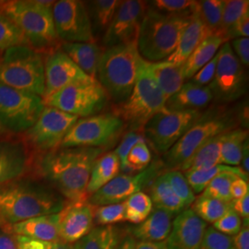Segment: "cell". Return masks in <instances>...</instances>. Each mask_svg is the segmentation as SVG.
Instances as JSON below:
<instances>
[{
  "label": "cell",
  "mask_w": 249,
  "mask_h": 249,
  "mask_svg": "<svg viewBox=\"0 0 249 249\" xmlns=\"http://www.w3.org/2000/svg\"><path fill=\"white\" fill-rule=\"evenodd\" d=\"M104 151L98 148H63L48 151L40 160V172L70 202L87 200L90 172Z\"/></svg>",
  "instance_id": "6da1fadb"
},
{
  "label": "cell",
  "mask_w": 249,
  "mask_h": 249,
  "mask_svg": "<svg viewBox=\"0 0 249 249\" xmlns=\"http://www.w3.org/2000/svg\"><path fill=\"white\" fill-rule=\"evenodd\" d=\"M65 200L53 190L34 181H11L0 186V223L13 225L39 216L56 214Z\"/></svg>",
  "instance_id": "7a4b0ae2"
},
{
  "label": "cell",
  "mask_w": 249,
  "mask_h": 249,
  "mask_svg": "<svg viewBox=\"0 0 249 249\" xmlns=\"http://www.w3.org/2000/svg\"><path fill=\"white\" fill-rule=\"evenodd\" d=\"M192 13L165 14L149 5L141 23L137 38L138 51L144 60H166L175 52Z\"/></svg>",
  "instance_id": "3957f363"
},
{
  "label": "cell",
  "mask_w": 249,
  "mask_h": 249,
  "mask_svg": "<svg viewBox=\"0 0 249 249\" xmlns=\"http://www.w3.org/2000/svg\"><path fill=\"white\" fill-rule=\"evenodd\" d=\"M142 60L137 42L107 47L102 53L99 83L117 104L123 103L131 93Z\"/></svg>",
  "instance_id": "277c9868"
},
{
  "label": "cell",
  "mask_w": 249,
  "mask_h": 249,
  "mask_svg": "<svg viewBox=\"0 0 249 249\" xmlns=\"http://www.w3.org/2000/svg\"><path fill=\"white\" fill-rule=\"evenodd\" d=\"M53 1L13 0L3 2L0 11L18 27L34 49L52 48L58 38L53 24Z\"/></svg>",
  "instance_id": "5b68a950"
},
{
  "label": "cell",
  "mask_w": 249,
  "mask_h": 249,
  "mask_svg": "<svg viewBox=\"0 0 249 249\" xmlns=\"http://www.w3.org/2000/svg\"><path fill=\"white\" fill-rule=\"evenodd\" d=\"M0 84L43 97L45 92V62L29 45L9 48L0 60Z\"/></svg>",
  "instance_id": "8992f818"
},
{
  "label": "cell",
  "mask_w": 249,
  "mask_h": 249,
  "mask_svg": "<svg viewBox=\"0 0 249 249\" xmlns=\"http://www.w3.org/2000/svg\"><path fill=\"white\" fill-rule=\"evenodd\" d=\"M167 99L152 80L142 58L133 89L123 103L119 104L117 115L135 128L144 127L153 116L166 110Z\"/></svg>",
  "instance_id": "52a82bcc"
},
{
  "label": "cell",
  "mask_w": 249,
  "mask_h": 249,
  "mask_svg": "<svg viewBox=\"0 0 249 249\" xmlns=\"http://www.w3.org/2000/svg\"><path fill=\"white\" fill-rule=\"evenodd\" d=\"M124 121L114 114L78 119L65 136L62 148H98L114 145L124 131Z\"/></svg>",
  "instance_id": "ba28073f"
},
{
  "label": "cell",
  "mask_w": 249,
  "mask_h": 249,
  "mask_svg": "<svg viewBox=\"0 0 249 249\" xmlns=\"http://www.w3.org/2000/svg\"><path fill=\"white\" fill-rule=\"evenodd\" d=\"M233 120L226 116L205 115L193 124L164 156L163 164L170 170H179L204 143L230 130Z\"/></svg>",
  "instance_id": "9c48e42d"
},
{
  "label": "cell",
  "mask_w": 249,
  "mask_h": 249,
  "mask_svg": "<svg viewBox=\"0 0 249 249\" xmlns=\"http://www.w3.org/2000/svg\"><path fill=\"white\" fill-rule=\"evenodd\" d=\"M108 95L97 80L69 85L44 100L53 107L78 117L95 116L107 104Z\"/></svg>",
  "instance_id": "30bf717a"
},
{
  "label": "cell",
  "mask_w": 249,
  "mask_h": 249,
  "mask_svg": "<svg viewBox=\"0 0 249 249\" xmlns=\"http://www.w3.org/2000/svg\"><path fill=\"white\" fill-rule=\"evenodd\" d=\"M45 108L41 96L0 84V124L13 132L27 131Z\"/></svg>",
  "instance_id": "8fae6325"
},
{
  "label": "cell",
  "mask_w": 249,
  "mask_h": 249,
  "mask_svg": "<svg viewBox=\"0 0 249 249\" xmlns=\"http://www.w3.org/2000/svg\"><path fill=\"white\" fill-rule=\"evenodd\" d=\"M201 116L200 111L196 110H165L145 124V138L158 152L166 153Z\"/></svg>",
  "instance_id": "7c38bea8"
},
{
  "label": "cell",
  "mask_w": 249,
  "mask_h": 249,
  "mask_svg": "<svg viewBox=\"0 0 249 249\" xmlns=\"http://www.w3.org/2000/svg\"><path fill=\"white\" fill-rule=\"evenodd\" d=\"M52 13L58 39L65 43H95L89 12L81 1L54 2Z\"/></svg>",
  "instance_id": "4fadbf2b"
},
{
  "label": "cell",
  "mask_w": 249,
  "mask_h": 249,
  "mask_svg": "<svg viewBox=\"0 0 249 249\" xmlns=\"http://www.w3.org/2000/svg\"><path fill=\"white\" fill-rule=\"evenodd\" d=\"M78 119V116L45 106L36 123L27 130V140L39 151L56 150Z\"/></svg>",
  "instance_id": "5bb4252c"
},
{
  "label": "cell",
  "mask_w": 249,
  "mask_h": 249,
  "mask_svg": "<svg viewBox=\"0 0 249 249\" xmlns=\"http://www.w3.org/2000/svg\"><path fill=\"white\" fill-rule=\"evenodd\" d=\"M163 167V162L158 160L137 175H118L90 195L88 201L95 207L124 202L129 196L142 191L144 187L151 186L152 181L159 177Z\"/></svg>",
  "instance_id": "9a60e30c"
},
{
  "label": "cell",
  "mask_w": 249,
  "mask_h": 249,
  "mask_svg": "<svg viewBox=\"0 0 249 249\" xmlns=\"http://www.w3.org/2000/svg\"><path fill=\"white\" fill-rule=\"evenodd\" d=\"M210 88L214 96L223 102L239 98L245 92V70L233 53L229 42L224 43L217 53L216 71Z\"/></svg>",
  "instance_id": "2e32d148"
},
{
  "label": "cell",
  "mask_w": 249,
  "mask_h": 249,
  "mask_svg": "<svg viewBox=\"0 0 249 249\" xmlns=\"http://www.w3.org/2000/svg\"><path fill=\"white\" fill-rule=\"evenodd\" d=\"M149 3L140 0L121 1L104 36L107 47L137 42L139 30Z\"/></svg>",
  "instance_id": "e0dca14e"
},
{
  "label": "cell",
  "mask_w": 249,
  "mask_h": 249,
  "mask_svg": "<svg viewBox=\"0 0 249 249\" xmlns=\"http://www.w3.org/2000/svg\"><path fill=\"white\" fill-rule=\"evenodd\" d=\"M91 80L94 79L82 71L61 49L53 50L45 60V92L42 98H48L74 83Z\"/></svg>",
  "instance_id": "ac0fdd59"
},
{
  "label": "cell",
  "mask_w": 249,
  "mask_h": 249,
  "mask_svg": "<svg viewBox=\"0 0 249 249\" xmlns=\"http://www.w3.org/2000/svg\"><path fill=\"white\" fill-rule=\"evenodd\" d=\"M95 206L88 199L70 202L58 213V231L60 240L77 243L93 229Z\"/></svg>",
  "instance_id": "d6986e66"
},
{
  "label": "cell",
  "mask_w": 249,
  "mask_h": 249,
  "mask_svg": "<svg viewBox=\"0 0 249 249\" xmlns=\"http://www.w3.org/2000/svg\"><path fill=\"white\" fill-rule=\"evenodd\" d=\"M208 224L191 208L185 209L173 221L166 240L168 249H199Z\"/></svg>",
  "instance_id": "ffe728a7"
},
{
  "label": "cell",
  "mask_w": 249,
  "mask_h": 249,
  "mask_svg": "<svg viewBox=\"0 0 249 249\" xmlns=\"http://www.w3.org/2000/svg\"><path fill=\"white\" fill-rule=\"evenodd\" d=\"M58 220V213L49 214L15 223L11 225V228L17 236H24L44 243H53L60 240Z\"/></svg>",
  "instance_id": "44dd1931"
},
{
  "label": "cell",
  "mask_w": 249,
  "mask_h": 249,
  "mask_svg": "<svg viewBox=\"0 0 249 249\" xmlns=\"http://www.w3.org/2000/svg\"><path fill=\"white\" fill-rule=\"evenodd\" d=\"M210 86H201L191 80L185 83L176 94L167 99L165 108L168 111H199L213 100Z\"/></svg>",
  "instance_id": "7402d4cb"
},
{
  "label": "cell",
  "mask_w": 249,
  "mask_h": 249,
  "mask_svg": "<svg viewBox=\"0 0 249 249\" xmlns=\"http://www.w3.org/2000/svg\"><path fill=\"white\" fill-rule=\"evenodd\" d=\"M28 161L21 144L0 142V186L19 178L26 171Z\"/></svg>",
  "instance_id": "603a6c76"
},
{
  "label": "cell",
  "mask_w": 249,
  "mask_h": 249,
  "mask_svg": "<svg viewBox=\"0 0 249 249\" xmlns=\"http://www.w3.org/2000/svg\"><path fill=\"white\" fill-rule=\"evenodd\" d=\"M211 36L213 35L209 28L193 10L190 21L181 36L175 52L166 60L178 65H184L196 47Z\"/></svg>",
  "instance_id": "cb8c5ba5"
},
{
  "label": "cell",
  "mask_w": 249,
  "mask_h": 249,
  "mask_svg": "<svg viewBox=\"0 0 249 249\" xmlns=\"http://www.w3.org/2000/svg\"><path fill=\"white\" fill-rule=\"evenodd\" d=\"M146 66L152 80L166 99L176 94L185 84L183 65L162 60L158 62L146 61Z\"/></svg>",
  "instance_id": "d4e9b609"
},
{
  "label": "cell",
  "mask_w": 249,
  "mask_h": 249,
  "mask_svg": "<svg viewBox=\"0 0 249 249\" xmlns=\"http://www.w3.org/2000/svg\"><path fill=\"white\" fill-rule=\"evenodd\" d=\"M173 218L174 214L155 208L145 221L134 228L132 236L145 242L166 241L172 230Z\"/></svg>",
  "instance_id": "484cf974"
},
{
  "label": "cell",
  "mask_w": 249,
  "mask_h": 249,
  "mask_svg": "<svg viewBox=\"0 0 249 249\" xmlns=\"http://www.w3.org/2000/svg\"><path fill=\"white\" fill-rule=\"evenodd\" d=\"M62 50L82 71L97 80L103 49L95 43H64Z\"/></svg>",
  "instance_id": "4316f807"
},
{
  "label": "cell",
  "mask_w": 249,
  "mask_h": 249,
  "mask_svg": "<svg viewBox=\"0 0 249 249\" xmlns=\"http://www.w3.org/2000/svg\"><path fill=\"white\" fill-rule=\"evenodd\" d=\"M120 170V161L114 151L100 155L94 161L90 172V178L87 187L88 196L98 191L100 188L117 177Z\"/></svg>",
  "instance_id": "83f0119b"
},
{
  "label": "cell",
  "mask_w": 249,
  "mask_h": 249,
  "mask_svg": "<svg viewBox=\"0 0 249 249\" xmlns=\"http://www.w3.org/2000/svg\"><path fill=\"white\" fill-rule=\"evenodd\" d=\"M226 43L223 37L211 36L196 47L183 65L185 80H190L206 64L217 54L221 46Z\"/></svg>",
  "instance_id": "f1b7e54d"
},
{
  "label": "cell",
  "mask_w": 249,
  "mask_h": 249,
  "mask_svg": "<svg viewBox=\"0 0 249 249\" xmlns=\"http://www.w3.org/2000/svg\"><path fill=\"white\" fill-rule=\"evenodd\" d=\"M223 134L204 143L178 171L186 173L188 171L210 169L221 164V140Z\"/></svg>",
  "instance_id": "f546056e"
},
{
  "label": "cell",
  "mask_w": 249,
  "mask_h": 249,
  "mask_svg": "<svg viewBox=\"0 0 249 249\" xmlns=\"http://www.w3.org/2000/svg\"><path fill=\"white\" fill-rule=\"evenodd\" d=\"M248 142L249 130L234 129L223 133L221 140V164L238 167Z\"/></svg>",
  "instance_id": "4dcf8cb0"
},
{
  "label": "cell",
  "mask_w": 249,
  "mask_h": 249,
  "mask_svg": "<svg viewBox=\"0 0 249 249\" xmlns=\"http://www.w3.org/2000/svg\"><path fill=\"white\" fill-rule=\"evenodd\" d=\"M151 199L155 208L169 212L170 213L179 214L185 209V205L179 199L167 182L164 174L155 178L151 184Z\"/></svg>",
  "instance_id": "1f68e13d"
},
{
  "label": "cell",
  "mask_w": 249,
  "mask_h": 249,
  "mask_svg": "<svg viewBox=\"0 0 249 249\" xmlns=\"http://www.w3.org/2000/svg\"><path fill=\"white\" fill-rule=\"evenodd\" d=\"M226 171H231L235 173L239 178L249 181V177L242 171L240 167H232L224 164H218L210 169L196 170V171H188L185 173V178L187 179L188 185L191 187L193 193H201L203 192L205 187L209 185V183L218 175Z\"/></svg>",
  "instance_id": "d6a6232c"
},
{
  "label": "cell",
  "mask_w": 249,
  "mask_h": 249,
  "mask_svg": "<svg viewBox=\"0 0 249 249\" xmlns=\"http://www.w3.org/2000/svg\"><path fill=\"white\" fill-rule=\"evenodd\" d=\"M223 7L224 0L196 1L194 12L201 18V20L209 28L213 36L222 37L221 34Z\"/></svg>",
  "instance_id": "836d02e7"
},
{
  "label": "cell",
  "mask_w": 249,
  "mask_h": 249,
  "mask_svg": "<svg viewBox=\"0 0 249 249\" xmlns=\"http://www.w3.org/2000/svg\"><path fill=\"white\" fill-rule=\"evenodd\" d=\"M80 249H116L118 234L113 225L98 226L79 241Z\"/></svg>",
  "instance_id": "e575fe53"
},
{
  "label": "cell",
  "mask_w": 249,
  "mask_h": 249,
  "mask_svg": "<svg viewBox=\"0 0 249 249\" xmlns=\"http://www.w3.org/2000/svg\"><path fill=\"white\" fill-rule=\"evenodd\" d=\"M121 1L117 0H97L89 2L91 13L92 33H106L107 28L112 22L116 14V9Z\"/></svg>",
  "instance_id": "d590c367"
},
{
  "label": "cell",
  "mask_w": 249,
  "mask_h": 249,
  "mask_svg": "<svg viewBox=\"0 0 249 249\" xmlns=\"http://www.w3.org/2000/svg\"><path fill=\"white\" fill-rule=\"evenodd\" d=\"M231 208V203L201 195L197 199H195L191 209L205 223H214Z\"/></svg>",
  "instance_id": "8d00e7d4"
},
{
  "label": "cell",
  "mask_w": 249,
  "mask_h": 249,
  "mask_svg": "<svg viewBox=\"0 0 249 249\" xmlns=\"http://www.w3.org/2000/svg\"><path fill=\"white\" fill-rule=\"evenodd\" d=\"M125 219L129 223L140 224L151 213L153 204L151 197L142 191L137 192L124 201Z\"/></svg>",
  "instance_id": "74e56055"
},
{
  "label": "cell",
  "mask_w": 249,
  "mask_h": 249,
  "mask_svg": "<svg viewBox=\"0 0 249 249\" xmlns=\"http://www.w3.org/2000/svg\"><path fill=\"white\" fill-rule=\"evenodd\" d=\"M248 12H249V0H224L221 36L226 42L230 40L233 27Z\"/></svg>",
  "instance_id": "f35d334b"
},
{
  "label": "cell",
  "mask_w": 249,
  "mask_h": 249,
  "mask_svg": "<svg viewBox=\"0 0 249 249\" xmlns=\"http://www.w3.org/2000/svg\"><path fill=\"white\" fill-rule=\"evenodd\" d=\"M238 178L239 177L235 173L231 171L223 172L209 183L201 195L217 198L223 202L231 203L232 198L230 195V187L231 183Z\"/></svg>",
  "instance_id": "ab89813d"
},
{
  "label": "cell",
  "mask_w": 249,
  "mask_h": 249,
  "mask_svg": "<svg viewBox=\"0 0 249 249\" xmlns=\"http://www.w3.org/2000/svg\"><path fill=\"white\" fill-rule=\"evenodd\" d=\"M21 45H28L24 36L18 27L0 11V51Z\"/></svg>",
  "instance_id": "60d3db41"
},
{
  "label": "cell",
  "mask_w": 249,
  "mask_h": 249,
  "mask_svg": "<svg viewBox=\"0 0 249 249\" xmlns=\"http://www.w3.org/2000/svg\"><path fill=\"white\" fill-rule=\"evenodd\" d=\"M164 177L176 195L187 209L194 203L195 195L182 172L178 170H170L164 173Z\"/></svg>",
  "instance_id": "b9f144b4"
},
{
  "label": "cell",
  "mask_w": 249,
  "mask_h": 249,
  "mask_svg": "<svg viewBox=\"0 0 249 249\" xmlns=\"http://www.w3.org/2000/svg\"><path fill=\"white\" fill-rule=\"evenodd\" d=\"M126 221L124 202L95 207L94 223L100 226H108Z\"/></svg>",
  "instance_id": "7bdbcfd3"
},
{
  "label": "cell",
  "mask_w": 249,
  "mask_h": 249,
  "mask_svg": "<svg viewBox=\"0 0 249 249\" xmlns=\"http://www.w3.org/2000/svg\"><path fill=\"white\" fill-rule=\"evenodd\" d=\"M151 161V153L146 141H142L134 145L126 156L125 172L143 171L146 169Z\"/></svg>",
  "instance_id": "ee69618b"
},
{
  "label": "cell",
  "mask_w": 249,
  "mask_h": 249,
  "mask_svg": "<svg viewBox=\"0 0 249 249\" xmlns=\"http://www.w3.org/2000/svg\"><path fill=\"white\" fill-rule=\"evenodd\" d=\"M196 1L192 0H154L150 7L165 14H189L193 13Z\"/></svg>",
  "instance_id": "f6af8a7d"
},
{
  "label": "cell",
  "mask_w": 249,
  "mask_h": 249,
  "mask_svg": "<svg viewBox=\"0 0 249 249\" xmlns=\"http://www.w3.org/2000/svg\"><path fill=\"white\" fill-rule=\"evenodd\" d=\"M242 225V218L231 207L223 217L213 223V228L225 235L234 236L240 231Z\"/></svg>",
  "instance_id": "bcb514c9"
},
{
  "label": "cell",
  "mask_w": 249,
  "mask_h": 249,
  "mask_svg": "<svg viewBox=\"0 0 249 249\" xmlns=\"http://www.w3.org/2000/svg\"><path fill=\"white\" fill-rule=\"evenodd\" d=\"M199 249H235L232 237L208 227Z\"/></svg>",
  "instance_id": "7dc6e473"
},
{
  "label": "cell",
  "mask_w": 249,
  "mask_h": 249,
  "mask_svg": "<svg viewBox=\"0 0 249 249\" xmlns=\"http://www.w3.org/2000/svg\"><path fill=\"white\" fill-rule=\"evenodd\" d=\"M145 141V138L142 135H141L136 131H129L124 134V137L122 138L120 144L116 148V151H114L118 157V160L120 161V168L124 171L125 168V160L126 156L129 153L130 150L132 149L134 145L140 142Z\"/></svg>",
  "instance_id": "c3c4849f"
},
{
  "label": "cell",
  "mask_w": 249,
  "mask_h": 249,
  "mask_svg": "<svg viewBox=\"0 0 249 249\" xmlns=\"http://www.w3.org/2000/svg\"><path fill=\"white\" fill-rule=\"evenodd\" d=\"M216 66H217V54L210 62L206 64L199 71L196 72L190 80L192 82L201 86H207L208 84H211L212 81L213 80L214 75L216 71Z\"/></svg>",
  "instance_id": "681fc988"
},
{
  "label": "cell",
  "mask_w": 249,
  "mask_h": 249,
  "mask_svg": "<svg viewBox=\"0 0 249 249\" xmlns=\"http://www.w3.org/2000/svg\"><path fill=\"white\" fill-rule=\"evenodd\" d=\"M231 49L243 67L249 65V39L246 37L234 38L231 41Z\"/></svg>",
  "instance_id": "f907efd6"
},
{
  "label": "cell",
  "mask_w": 249,
  "mask_h": 249,
  "mask_svg": "<svg viewBox=\"0 0 249 249\" xmlns=\"http://www.w3.org/2000/svg\"><path fill=\"white\" fill-rule=\"evenodd\" d=\"M249 193V181L238 178L231 183L230 187V195L232 200L239 199Z\"/></svg>",
  "instance_id": "816d5d0a"
},
{
  "label": "cell",
  "mask_w": 249,
  "mask_h": 249,
  "mask_svg": "<svg viewBox=\"0 0 249 249\" xmlns=\"http://www.w3.org/2000/svg\"><path fill=\"white\" fill-rule=\"evenodd\" d=\"M249 36V12L246 13L242 18L237 21L235 26L233 27L230 35V39L246 37Z\"/></svg>",
  "instance_id": "f5cc1de1"
},
{
  "label": "cell",
  "mask_w": 249,
  "mask_h": 249,
  "mask_svg": "<svg viewBox=\"0 0 249 249\" xmlns=\"http://www.w3.org/2000/svg\"><path fill=\"white\" fill-rule=\"evenodd\" d=\"M231 207L244 219V223H249V193L239 199L232 200Z\"/></svg>",
  "instance_id": "db71d44e"
},
{
  "label": "cell",
  "mask_w": 249,
  "mask_h": 249,
  "mask_svg": "<svg viewBox=\"0 0 249 249\" xmlns=\"http://www.w3.org/2000/svg\"><path fill=\"white\" fill-rule=\"evenodd\" d=\"M235 249H249V223H244L239 232L232 238Z\"/></svg>",
  "instance_id": "11a10c76"
},
{
  "label": "cell",
  "mask_w": 249,
  "mask_h": 249,
  "mask_svg": "<svg viewBox=\"0 0 249 249\" xmlns=\"http://www.w3.org/2000/svg\"><path fill=\"white\" fill-rule=\"evenodd\" d=\"M18 238L16 234L0 231V249H17Z\"/></svg>",
  "instance_id": "9f6ffc18"
},
{
  "label": "cell",
  "mask_w": 249,
  "mask_h": 249,
  "mask_svg": "<svg viewBox=\"0 0 249 249\" xmlns=\"http://www.w3.org/2000/svg\"><path fill=\"white\" fill-rule=\"evenodd\" d=\"M18 248L17 249H46L47 244L40 241L34 240L24 236H17Z\"/></svg>",
  "instance_id": "6f0895ef"
},
{
  "label": "cell",
  "mask_w": 249,
  "mask_h": 249,
  "mask_svg": "<svg viewBox=\"0 0 249 249\" xmlns=\"http://www.w3.org/2000/svg\"><path fill=\"white\" fill-rule=\"evenodd\" d=\"M135 249H168L166 241L163 242H145L139 241L136 242Z\"/></svg>",
  "instance_id": "680465c9"
},
{
  "label": "cell",
  "mask_w": 249,
  "mask_h": 249,
  "mask_svg": "<svg viewBox=\"0 0 249 249\" xmlns=\"http://www.w3.org/2000/svg\"><path fill=\"white\" fill-rule=\"evenodd\" d=\"M46 249H80V245L79 242L72 244L59 240L53 243H48Z\"/></svg>",
  "instance_id": "91938a15"
},
{
  "label": "cell",
  "mask_w": 249,
  "mask_h": 249,
  "mask_svg": "<svg viewBox=\"0 0 249 249\" xmlns=\"http://www.w3.org/2000/svg\"><path fill=\"white\" fill-rule=\"evenodd\" d=\"M249 142L246 143L245 148H244V151H243V157H242V160H241L240 164H242V171L246 174L247 177H249Z\"/></svg>",
  "instance_id": "94428289"
},
{
  "label": "cell",
  "mask_w": 249,
  "mask_h": 249,
  "mask_svg": "<svg viewBox=\"0 0 249 249\" xmlns=\"http://www.w3.org/2000/svg\"><path fill=\"white\" fill-rule=\"evenodd\" d=\"M136 249V241L131 234L124 236L120 244H118L116 249Z\"/></svg>",
  "instance_id": "6125c7cd"
},
{
  "label": "cell",
  "mask_w": 249,
  "mask_h": 249,
  "mask_svg": "<svg viewBox=\"0 0 249 249\" xmlns=\"http://www.w3.org/2000/svg\"><path fill=\"white\" fill-rule=\"evenodd\" d=\"M2 129H3V126L0 124V133H1V131H2Z\"/></svg>",
  "instance_id": "be15d7a7"
},
{
  "label": "cell",
  "mask_w": 249,
  "mask_h": 249,
  "mask_svg": "<svg viewBox=\"0 0 249 249\" xmlns=\"http://www.w3.org/2000/svg\"><path fill=\"white\" fill-rule=\"evenodd\" d=\"M2 225H3V224H2V223H0V227H1V226H2Z\"/></svg>",
  "instance_id": "e7e4bbea"
}]
</instances>
